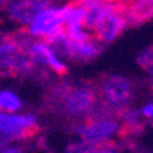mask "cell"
Wrapping results in <instances>:
<instances>
[{
  "instance_id": "30bf717a",
  "label": "cell",
  "mask_w": 153,
  "mask_h": 153,
  "mask_svg": "<svg viewBox=\"0 0 153 153\" xmlns=\"http://www.w3.org/2000/svg\"><path fill=\"white\" fill-rule=\"evenodd\" d=\"M152 2H133V4H121V14L128 24H140L152 17Z\"/></svg>"
},
{
  "instance_id": "ba28073f",
  "label": "cell",
  "mask_w": 153,
  "mask_h": 153,
  "mask_svg": "<svg viewBox=\"0 0 153 153\" xmlns=\"http://www.w3.org/2000/svg\"><path fill=\"white\" fill-rule=\"evenodd\" d=\"M29 56L34 61V64H37V62L45 64V66H49L57 74H66L68 72V68L57 59V56L52 51V47L44 44V42H32L30 47H29Z\"/></svg>"
},
{
  "instance_id": "5bb4252c",
  "label": "cell",
  "mask_w": 153,
  "mask_h": 153,
  "mask_svg": "<svg viewBox=\"0 0 153 153\" xmlns=\"http://www.w3.org/2000/svg\"><path fill=\"white\" fill-rule=\"evenodd\" d=\"M138 62H140V66H141V68H146V71L152 72V49H150V47L145 51L141 56H140Z\"/></svg>"
},
{
  "instance_id": "6da1fadb",
  "label": "cell",
  "mask_w": 153,
  "mask_h": 153,
  "mask_svg": "<svg viewBox=\"0 0 153 153\" xmlns=\"http://www.w3.org/2000/svg\"><path fill=\"white\" fill-rule=\"evenodd\" d=\"M34 41L29 37H5L0 41V72L24 76L34 71V61L29 56V47Z\"/></svg>"
},
{
  "instance_id": "9c48e42d",
  "label": "cell",
  "mask_w": 153,
  "mask_h": 153,
  "mask_svg": "<svg viewBox=\"0 0 153 153\" xmlns=\"http://www.w3.org/2000/svg\"><path fill=\"white\" fill-rule=\"evenodd\" d=\"M49 2H10L9 4V14L15 22H20L24 25L32 22V19L36 17L41 10L49 7Z\"/></svg>"
},
{
  "instance_id": "2e32d148",
  "label": "cell",
  "mask_w": 153,
  "mask_h": 153,
  "mask_svg": "<svg viewBox=\"0 0 153 153\" xmlns=\"http://www.w3.org/2000/svg\"><path fill=\"white\" fill-rule=\"evenodd\" d=\"M0 153H24V150L20 146H5L0 150Z\"/></svg>"
},
{
  "instance_id": "e0dca14e",
  "label": "cell",
  "mask_w": 153,
  "mask_h": 153,
  "mask_svg": "<svg viewBox=\"0 0 153 153\" xmlns=\"http://www.w3.org/2000/svg\"><path fill=\"white\" fill-rule=\"evenodd\" d=\"M94 153H118L116 150H113V148H103V150H98V152Z\"/></svg>"
},
{
  "instance_id": "7c38bea8",
  "label": "cell",
  "mask_w": 153,
  "mask_h": 153,
  "mask_svg": "<svg viewBox=\"0 0 153 153\" xmlns=\"http://www.w3.org/2000/svg\"><path fill=\"white\" fill-rule=\"evenodd\" d=\"M22 101L15 93L12 91H2L0 93V111H4V114H12L14 111L20 109Z\"/></svg>"
},
{
  "instance_id": "8992f818",
  "label": "cell",
  "mask_w": 153,
  "mask_h": 153,
  "mask_svg": "<svg viewBox=\"0 0 153 153\" xmlns=\"http://www.w3.org/2000/svg\"><path fill=\"white\" fill-rule=\"evenodd\" d=\"M131 93H133L131 82L121 76L109 77L103 84V96L106 104L118 109V111H123L126 108V104L131 99Z\"/></svg>"
},
{
  "instance_id": "9a60e30c",
  "label": "cell",
  "mask_w": 153,
  "mask_h": 153,
  "mask_svg": "<svg viewBox=\"0 0 153 153\" xmlns=\"http://www.w3.org/2000/svg\"><path fill=\"white\" fill-rule=\"evenodd\" d=\"M152 113H153L152 103H148V104H145V106H143V109H141V113H140V114H141V116H145L146 120H150V118H152Z\"/></svg>"
},
{
  "instance_id": "277c9868",
  "label": "cell",
  "mask_w": 153,
  "mask_h": 153,
  "mask_svg": "<svg viewBox=\"0 0 153 153\" xmlns=\"http://www.w3.org/2000/svg\"><path fill=\"white\" fill-rule=\"evenodd\" d=\"M59 104L71 116H88L96 106V94L89 88H66L59 96Z\"/></svg>"
},
{
  "instance_id": "7a4b0ae2",
  "label": "cell",
  "mask_w": 153,
  "mask_h": 153,
  "mask_svg": "<svg viewBox=\"0 0 153 153\" xmlns=\"http://www.w3.org/2000/svg\"><path fill=\"white\" fill-rule=\"evenodd\" d=\"M39 131L37 118L27 114H4L0 113V150L5 148L9 141L14 140H25L34 136Z\"/></svg>"
},
{
  "instance_id": "4fadbf2b",
  "label": "cell",
  "mask_w": 153,
  "mask_h": 153,
  "mask_svg": "<svg viewBox=\"0 0 153 153\" xmlns=\"http://www.w3.org/2000/svg\"><path fill=\"white\" fill-rule=\"evenodd\" d=\"M98 152V146L94 145H89L86 141H81V143H74L68 148V153H94Z\"/></svg>"
},
{
  "instance_id": "3957f363",
  "label": "cell",
  "mask_w": 153,
  "mask_h": 153,
  "mask_svg": "<svg viewBox=\"0 0 153 153\" xmlns=\"http://www.w3.org/2000/svg\"><path fill=\"white\" fill-rule=\"evenodd\" d=\"M64 15H66V7H45L41 10L36 17L32 19L30 25V34L37 37H42L45 41H52L59 34L64 32Z\"/></svg>"
},
{
  "instance_id": "52a82bcc",
  "label": "cell",
  "mask_w": 153,
  "mask_h": 153,
  "mask_svg": "<svg viewBox=\"0 0 153 153\" xmlns=\"http://www.w3.org/2000/svg\"><path fill=\"white\" fill-rule=\"evenodd\" d=\"M118 131H120V126H118L116 121L108 120V118H98V120H89L79 130V133H81L86 143L99 146V143L109 140L113 135H116Z\"/></svg>"
},
{
  "instance_id": "5b68a950",
  "label": "cell",
  "mask_w": 153,
  "mask_h": 153,
  "mask_svg": "<svg viewBox=\"0 0 153 153\" xmlns=\"http://www.w3.org/2000/svg\"><path fill=\"white\" fill-rule=\"evenodd\" d=\"M125 27H126V22L121 14V4L111 2V9L101 17V20L96 24V27L93 30H94L96 37H98L99 41L113 42L121 34V30Z\"/></svg>"
},
{
  "instance_id": "8fae6325",
  "label": "cell",
  "mask_w": 153,
  "mask_h": 153,
  "mask_svg": "<svg viewBox=\"0 0 153 153\" xmlns=\"http://www.w3.org/2000/svg\"><path fill=\"white\" fill-rule=\"evenodd\" d=\"M111 9V2H101V0H93V2H84V17H82V25L88 29L96 27V24L101 20L108 10Z\"/></svg>"
}]
</instances>
